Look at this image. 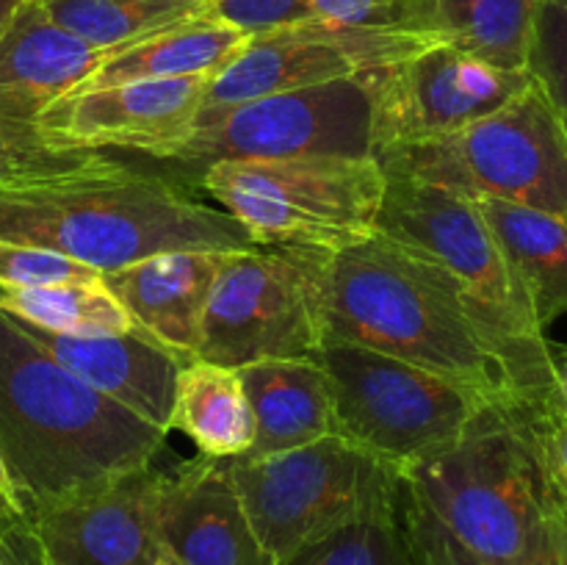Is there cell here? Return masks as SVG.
Listing matches in <instances>:
<instances>
[{"mask_svg": "<svg viewBox=\"0 0 567 565\" xmlns=\"http://www.w3.org/2000/svg\"><path fill=\"white\" fill-rule=\"evenodd\" d=\"M324 341L460 382L504 408L554 404V343L515 338L446 269L377 233L319 253Z\"/></svg>", "mask_w": 567, "mask_h": 565, "instance_id": "cell-1", "label": "cell"}, {"mask_svg": "<svg viewBox=\"0 0 567 565\" xmlns=\"http://www.w3.org/2000/svg\"><path fill=\"white\" fill-rule=\"evenodd\" d=\"M166 438L70 374L0 310V458L25 513L147 469Z\"/></svg>", "mask_w": 567, "mask_h": 565, "instance_id": "cell-2", "label": "cell"}, {"mask_svg": "<svg viewBox=\"0 0 567 565\" xmlns=\"http://www.w3.org/2000/svg\"><path fill=\"white\" fill-rule=\"evenodd\" d=\"M0 242L55 249L100 275L158 253L258 247L227 210L183 183L114 158L81 175L0 192Z\"/></svg>", "mask_w": 567, "mask_h": 565, "instance_id": "cell-3", "label": "cell"}, {"mask_svg": "<svg viewBox=\"0 0 567 565\" xmlns=\"http://www.w3.org/2000/svg\"><path fill=\"white\" fill-rule=\"evenodd\" d=\"M532 408H493L457 443L399 474L402 502L487 565H509L567 513Z\"/></svg>", "mask_w": 567, "mask_h": 565, "instance_id": "cell-4", "label": "cell"}, {"mask_svg": "<svg viewBox=\"0 0 567 565\" xmlns=\"http://www.w3.org/2000/svg\"><path fill=\"white\" fill-rule=\"evenodd\" d=\"M385 183L374 155L219 161L199 170V188L258 247L313 253H341L377 236Z\"/></svg>", "mask_w": 567, "mask_h": 565, "instance_id": "cell-5", "label": "cell"}, {"mask_svg": "<svg viewBox=\"0 0 567 565\" xmlns=\"http://www.w3.org/2000/svg\"><path fill=\"white\" fill-rule=\"evenodd\" d=\"M374 158L385 177L430 183L468 199H504L567 219V133L535 81L460 131L385 147Z\"/></svg>", "mask_w": 567, "mask_h": 565, "instance_id": "cell-6", "label": "cell"}, {"mask_svg": "<svg viewBox=\"0 0 567 565\" xmlns=\"http://www.w3.org/2000/svg\"><path fill=\"white\" fill-rule=\"evenodd\" d=\"M310 358L332 391L336 432L396 471L457 443L493 408L482 393L413 363L358 347L324 341Z\"/></svg>", "mask_w": 567, "mask_h": 565, "instance_id": "cell-7", "label": "cell"}, {"mask_svg": "<svg viewBox=\"0 0 567 565\" xmlns=\"http://www.w3.org/2000/svg\"><path fill=\"white\" fill-rule=\"evenodd\" d=\"M225 465L249 524L277 565L399 502L396 471L338 435L269 458L241 454Z\"/></svg>", "mask_w": 567, "mask_h": 565, "instance_id": "cell-8", "label": "cell"}, {"mask_svg": "<svg viewBox=\"0 0 567 565\" xmlns=\"http://www.w3.org/2000/svg\"><path fill=\"white\" fill-rule=\"evenodd\" d=\"M321 343L319 253L252 247L221 258L197 358L244 369L260 360L310 358Z\"/></svg>", "mask_w": 567, "mask_h": 565, "instance_id": "cell-9", "label": "cell"}, {"mask_svg": "<svg viewBox=\"0 0 567 565\" xmlns=\"http://www.w3.org/2000/svg\"><path fill=\"white\" fill-rule=\"evenodd\" d=\"M299 155H374L369 72L225 109H199L192 136L172 164L205 170L219 161Z\"/></svg>", "mask_w": 567, "mask_h": 565, "instance_id": "cell-10", "label": "cell"}, {"mask_svg": "<svg viewBox=\"0 0 567 565\" xmlns=\"http://www.w3.org/2000/svg\"><path fill=\"white\" fill-rule=\"evenodd\" d=\"M377 233L446 269L515 338L548 343L529 294L474 199L408 177H388Z\"/></svg>", "mask_w": 567, "mask_h": 565, "instance_id": "cell-11", "label": "cell"}, {"mask_svg": "<svg viewBox=\"0 0 567 565\" xmlns=\"http://www.w3.org/2000/svg\"><path fill=\"white\" fill-rule=\"evenodd\" d=\"M432 44H441V39L341 25L316 17L282 31L249 37L241 53L208 81L203 109H225L382 70Z\"/></svg>", "mask_w": 567, "mask_h": 565, "instance_id": "cell-12", "label": "cell"}, {"mask_svg": "<svg viewBox=\"0 0 567 565\" xmlns=\"http://www.w3.org/2000/svg\"><path fill=\"white\" fill-rule=\"evenodd\" d=\"M374 153L460 131L518 97L529 72L498 70L441 42L369 72Z\"/></svg>", "mask_w": 567, "mask_h": 565, "instance_id": "cell-13", "label": "cell"}, {"mask_svg": "<svg viewBox=\"0 0 567 565\" xmlns=\"http://www.w3.org/2000/svg\"><path fill=\"white\" fill-rule=\"evenodd\" d=\"M155 465L28 513L42 565H158L166 557Z\"/></svg>", "mask_w": 567, "mask_h": 565, "instance_id": "cell-14", "label": "cell"}, {"mask_svg": "<svg viewBox=\"0 0 567 565\" xmlns=\"http://www.w3.org/2000/svg\"><path fill=\"white\" fill-rule=\"evenodd\" d=\"M210 78H158L81 89L50 105L37 125L72 147H120L172 161L192 136Z\"/></svg>", "mask_w": 567, "mask_h": 565, "instance_id": "cell-15", "label": "cell"}, {"mask_svg": "<svg viewBox=\"0 0 567 565\" xmlns=\"http://www.w3.org/2000/svg\"><path fill=\"white\" fill-rule=\"evenodd\" d=\"M158 524L177 565H277L249 524L225 460L203 454L164 471Z\"/></svg>", "mask_w": 567, "mask_h": 565, "instance_id": "cell-16", "label": "cell"}, {"mask_svg": "<svg viewBox=\"0 0 567 565\" xmlns=\"http://www.w3.org/2000/svg\"><path fill=\"white\" fill-rule=\"evenodd\" d=\"M20 327L70 374L169 435L177 374L188 360L147 332L86 338L50 332L25 321Z\"/></svg>", "mask_w": 567, "mask_h": 565, "instance_id": "cell-17", "label": "cell"}, {"mask_svg": "<svg viewBox=\"0 0 567 565\" xmlns=\"http://www.w3.org/2000/svg\"><path fill=\"white\" fill-rule=\"evenodd\" d=\"M120 50L72 37L50 20L39 0H22L0 33V120L37 122Z\"/></svg>", "mask_w": 567, "mask_h": 565, "instance_id": "cell-18", "label": "cell"}, {"mask_svg": "<svg viewBox=\"0 0 567 565\" xmlns=\"http://www.w3.org/2000/svg\"><path fill=\"white\" fill-rule=\"evenodd\" d=\"M227 253H158L105 271L103 282L147 336L183 360L197 358L205 305Z\"/></svg>", "mask_w": 567, "mask_h": 565, "instance_id": "cell-19", "label": "cell"}, {"mask_svg": "<svg viewBox=\"0 0 567 565\" xmlns=\"http://www.w3.org/2000/svg\"><path fill=\"white\" fill-rule=\"evenodd\" d=\"M238 374L255 415L247 458L291 452L336 432L330 380L313 358L260 360Z\"/></svg>", "mask_w": 567, "mask_h": 565, "instance_id": "cell-20", "label": "cell"}, {"mask_svg": "<svg viewBox=\"0 0 567 565\" xmlns=\"http://www.w3.org/2000/svg\"><path fill=\"white\" fill-rule=\"evenodd\" d=\"M247 42V33L214 20L203 9V14L192 20L161 28L122 48L81 89L114 86V83L127 81H158V78L216 75L221 66H227L241 53Z\"/></svg>", "mask_w": 567, "mask_h": 565, "instance_id": "cell-21", "label": "cell"}, {"mask_svg": "<svg viewBox=\"0 0 567 565\" xmlns=\"http://www.w3.org/2000/svg\"><path fill=\"white\" fill-rule=\"evenodd\" d=\"M529 294L537 325L546 330L567 314V219L504 199H474Z\"/></svg>", "mask_w": 567, "mask_h": 565, "instance_id": "cell-22", "label": "cell"}, {"mask_svg": "<svg viewBox=\"0 0 567 565\" xmlns=\"http://www.w3.org/2000/svg\"><path fill=\"white\" fill-rule=\"evenodd\" d=\"M172 430L216 460L241 458L255 443V415L238 369L194 358L177 374Z\"/></svg>", "mask_w": 567, "mask_h": 565, "instance_id": "cell-23", "label": "cell"}, {"mask_svg": "<svg viewBox=\"0 0 567 565\" xmlns=\"http://www.w3.org/2000/svg\"><path fill=\"white\" fill-rule=\"evenodd\" d=\"M0 310L64 336H122L144 332L120 299L97 282H48V286H0Z\"/></svg>", "mask_w": 567, "mask_h": 565, "instance_id": "cell-24", "label": "cell"}, {"mask_svg": "<svg viewBox=\"0 0 567 565\" xmlns=\"http://www.w3.org/2000/svg\"><path fill=\"white\" fill-rule=\"evenodd\" d=\"M537 0H437V33L460 53L524 72Z\"/></svg>", "mask_w": 567, "mask_h": 565, "instance_id": "cell-25", "label": "cell"}, {"mask_svg": "<svg viewBox=\"0 0 567 565\" xmlns=\"http://www.w3.org/2000/svg\"><path fill=\"white\" fill-rule=\"evenodd\" d=\"M50 20L72 37L103 50H120L175 22L203 14V6L155 0H39Z\"/></svg>", "mask_w": 567, "mask_h": 565, "instance_id": "cell-26", "label": "cell"}, {"mask_svg": "<svg viewBox=\"0 0 567 565\" xmlns=\"http://www.w3.org/2000/svg\"><path fill=\"white\" fill-rule=\"evenodd\" d=\"M105 158L100 150L55 142L37 122L0 120V192L81 175Z\"/></svg>", "mask_w": 567, "mask_h": 565, "instance_id": "cell-27", "label": "cell"}, {"mask_svg": "<svg viewBox=\"0 0 567 565\" xmlns=\"http://www.w3.org/2000/svg\"><path fill=\"white\" fill-rule=\"evenodd\" d=\"M288 565H413L399 502L332 532Z\"/></svg>", "mask_w": 567, "mask_h": 565, "instance_id": "cell-28", "label": "cell"}, {"mask_svg": "<svg viewBox=\"0 0 567 565\" xmlns=\"http://www.w3.org/2000/svg\"><path fill=\"white\" fill-rule=\"evenodd\" d=\"M321 20L399 33H437V0H310ZM443 42V39H441Z\"/></svg>", "mask_w": 567, "mask_h": 565, "instance_id": "cell-29", "label": "cell"}, {"mask_svg": "<svg viewBox=\"0 0 567 565\" xmlns=\"http://www.w3.org/2000/svg\"><path fill=\"white\" fill-rule=\"evenodd\" d=\"M526 72L567 133V11L559 6L537 3Z\"/></svg>", "mask_w": 567, "mask_h": 565, "instance_id": "cell-30", "label": "cell"}, {"mask_svg": "<svg viewBox=\"0 0 567 565\" xmlns=\"http://www.w3.org/2000/svg\"><path fill=\"white\" fill-rule=\"evenodd\" d=\"M97 269L33 244L0 242V286H48V282H97Z\"/></svg>", "mask_w": 567, "mask_h": 565, "instance_id": "cell-31", "label": "cell"}, {"mask_svg": "<svg viewBox=\"0 0 567 565\" xmlns=\"http://www.w3.org/2000/svg\"><path fill=\"white\" fill-rule=\"evenodd\" d=\"M205 14L247 37L282 31L319 17L310 0H205Z\"/></svg>", "mask_w": 567, "mask_h": 565, "instance_id": "cell-32", "label": "cell"}, {"mask_svg": "<svg viewBox=\"0 0 567 565\" xmlns=\"http://www.w3.org/2000/svg\"><path fill=\"white\" fill-rule=\"evenodd\" d=\"M537 435H540L548 474L567 499V413H559L554 404L540 410L537 413Z\"/></svg>", "mask_w": 567, "mask_h": 565, "instance_id": "cell-33", "label": "cell"}, {"mask_svg": "<svg viewBox=\"0 0 567 565\" xmlns=\"http://www.w3.org/2000/svg\"><path fill=\"white\" fill-rule=\"evenodd\" d=\"M554 408L567 413V347L554 343Z\"/></svg>", "mask_w": 567, "mask_h": 565, "instance_id": "cell-34", "label": "cell"}, {"mask_svg": "<svg viewBox=\"0 0 567 565\" xmlns=\"http://www.w3.org/2000/svg\"><path fill=\"white\" fill-rule=\"evenodd\" d=\"M25 518H28L25 510L17 507V504H11L6 496H0V537H3L11 526L22 524Z\"/></svg>", "mask_w": 567, "mask_h": 565, "instance_id": "cell-35", "label": "cell"}, {"mask_svg": "<svg viewBox=\"0 0 567 565\" xmlns=\"http://www.w3.org/2000/svg\"><path fill=\"white\" fill-rule=\"evenodd\" d=\"M0 496H6V499H9L11 504H17V507H22V502H20V496H17L14 482H11L9 469H6L3 458H0ZM22 510H25V507H22Z\"/></svg>", "mask_w": 567, "mask_h": 565, "instance_id": "cell-36", "label": "cell"}, {"mask_svg": "<svg viewBox=\"0 0 567 565\" xmlns=\"http://www.w3.org/2000/svg\"><path fill=\"white\" fill-rule=\"evenodd\" d=\"M22 0H0V33H3V28L9 25V20L14 17V11L20 9Z\"/></svg>", "mask_w": 567, "mask_h": 565, "instance_id": "cell-37", "label": "cell"}, {"mask_svg": "<svg viewBox=\"0 0 567 565\" xmlns=\"http://www.w3.org/2000/svg\"><path fill=\"white\" fill-rule=\"evenodd\" d=\"M155 3H175V6H203L205 0H155Z\"/></svg>", "mask_w": 567, "mask_h": 565, "instance_id": "cell-38", "label": "cell"}, {"mask_svg": "<svg viewBox=\"0 0 567 565\" xmlns=\"http://www.w3.org/2000/svg\"><path fill=\"white\" fill-rule=\"evenodd\" d=\"M537 3H548V6H559V9L567 11V0H537Z\"/></svg>", "mask_w": 567, "mask_h": 565, "instance_id": "cell-39", "label": "cell"}, {"mask_svg": "<svg viewBox=\"0 0 567 565\" xmlns=\"http://www.w3.org/2000/svg\"><path fill=\"white\" fill-rule=\"evenodd\" d=\"M158 565H177V563H175V559H172V557H169V554H166V557H164V559H161V563H158Z\"/></svg>", "mask_w": 567, "mask_h": 565, "instance_id": "cell-40", "label": "cell"}, {"mask_svg": "<svg viewBox=\"0 0 567 565\" xmlns=\"http://www.w3.org/2000/svg\"><path fill=\"white\" fill-rule=\"evenodd\" d=\"M0 565H3V557H0Z\"/></svg>", "mask_w": 567, "mask_h": 565, "instance_id": "cell-41", "label": "cell"}]
</instances>
